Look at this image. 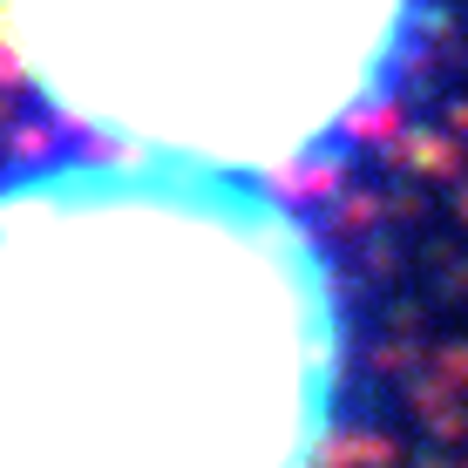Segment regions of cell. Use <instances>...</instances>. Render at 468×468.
<instances>
[{
    "label": "cell",
    "instance_id": "7a4b0ae2",
    "mask_svg": "<svg viewBox=\"0 0 468 468\" xmlns=\"http://www.w3.org/2000/svg\"><path fill=\"white\" fill-rule=\"evenodd\" d=\"M421 0H0L14 69L136 156L231 176L353 143L414 55Z\"/></svg>",
    "mask_w": 468,
    "mask_h": 468
},
{
    "label": "cell",
    "instance_id": "6da1fadb",
    "mask_svg": "<svg viewBox=\"0 0 468 468\" xmlns=\"http://www.w3.org/2000/svg\"><path fill=\"white\" fill-rule=\"evenodd\" d=\"M340 367L333 265L251 176H0V468H313Z\"/></svg>",
    "mask_w": 468,
    "mask_h": 468
}]
</instances>
